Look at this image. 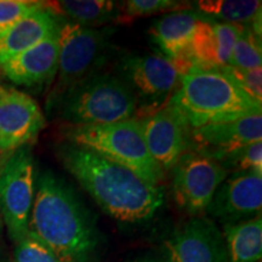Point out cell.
<instances>
[{
    "mask_svg": "<svg viewBox=\"0 0 262 262\" xmlns=\"http://www.w3.org/2000/svg\"><path fill=\"white\" fill-rule=\"evenodd\" d=\"M228 66L241 70H254L262 67L261 38L251 27L244 26L243 32L235 41Z\"/></svg>",
    "mask_w": 262,
    "mask_h": 262,
    "instance_id": "21",
    "label": "cell"
},
{
    "mask_svg": "<svg viewBox=\"0 0 262 262\" xmlns=\"http://www.w3.org/2000/svg\"><path fill=\"white\" fill-rule=\"evenodd\" d=\"M63 131L67 142L94 150L125 166L152 185L160 186L165 178V172L147 148L137 118L102 125H70Z\"/></svg>",
    "mask_w": 262,
    "mask_h": 262,
    "instance_id": "5",
    "label": "cell"
},
{
    "mask_svg": "<svg viewBox=\"0 0 262 262\" xmlns=\"http://www.w3.org/2000/svg\"><path fill=\"white\" fill-rule=\"evenodd\" d=\"M226 170L262 173V141L248 145L215 159Z\"/></svg>",
    "mask_w": 262,
    "mask_h": 262,
    "instance_id": "23",
    "label": "cell"
},
{
    "mask_svg": "<svg viewBox=\"0 0 262 262\" xmlns=\"http://www.w3.org/2000/svg\"><path fill=\"white\" fill-rule=\"evenodd\" d=\"M229 262H260L262 255L261 215L237 224L224 225Z\"/></svg>",
    "mask_w": 262,
    "mask_h": 262,
    "instance_id": "19",
    "label": "cell"
},
{
    "mask_svg": "<svg viewBox=\"0 0 262 262\" xmlns=\"http://www.w3.org/2000/svg\"><path fill=\"white\" fill-rule=\"evenodd\" d=\"M58 106L71 126L102 125L135 118L137 97L123 78L93 73L68 90Z\"/></svg>",
    "mask_w": 262,
    "mask_h": 262,
    "instance_id": "4",
    "label": "cell"
},
{
    "mask_svg": "<svg viewBox=\"0 0 262 262\" xmlns=\"http://www.w3.org/2000/svg\"><path fill=\"white\" fill-rule=\"evenodd\" d=\"M260 0H201L198 8L205 15L222 19L225 24L244 26L261 12Z\"/></svg>",
    "mask_w": 262,
    "mask_h": 262,
    "instance_id": "20",
    "label": "cell"
},
{
    "mask_svg": "<svg viewBox=\"0 0 262 262\" xmlns=\"http://www.w3.org/2000/svg\"><path fill=\"white\" fill-rule=\"evenodd\" d=\"M15 262H66L61 260L47 244L34 233L28 231L18 243H16Z\"/></svg>",
    "mask_w": 262,
    "mask_h": 262,
    "instance_id": "24",
    "label": "cell"
},
{
    "mask_svg": "<svg viewBox=\"0 0 262 262\" xmlns=\"http://www.w3.org/2000/svg\"><path fill=\"white\" fill-rule=\"evenodd\" d=\"M57 153L68 172L111 217L141 222L153 217L162 208L163 188L125 166L67 141L58 147Z\"/></svg>",
    "mask_w": 262,
    "mask_h": 262,
    "instance_id": "1",
    "label": "cell"
},
{
    "mask_svg": "<svg viewBox=\"0 0 262 262\" xmlns=\"http://www.w3.org/2000/svg\"><path fill=\"white\" fill-rule=\"evenodd\" d=\"M201 18L187 11L170 12L155 22L150 37L164 56L176 58L188 52L193 33Z\"/></svg>",
    "mask_w": 262,
    "mask_h": 262,
    "instance_id": "17",
    "label": "cell"
},
{
    "mask_svg": "<svg viewBox=\"0 0 262 262\" xmlns=\"http://www.w3.org/2000/svg\"><path fill=\"white\" fill-rule=\"evenodd\" d=\"M219 68L229 78H232L244 93H247L255 101L262 103V68L241 70L228 64Z\"/></svg>",
    "mask_w": 262,
    "mask_h": 262,
    "instance_id": "26",
    "label": "cell"
},
{
    "mask_svg": "<svg viewBox=\"0 0 262 262\" xmlns=\"http://www.w3.org/2000/svg\"><path fill=\"white\" fill-rule=\"evenodd\" d=\"M165 262H229L224 234L212 220L185 222L165 244Z\"/></svg>",
    "mask_w": 262,
    "mask_h": 262,
    "instance_id": "12",
    "label": "cell"
},
{
    "mask_svg": "<svg viewBox=\"0 0 262 262\" xmlns=\"http://www.w3.org/2000/svg\"><path fill=\"white\" fill-rule=\"evenodd\" d=\"M29 231L66 262H91L98 238L83 203L51 171L38 176Z\"/></svg>",
    "mask_w": 262,
    "mask_h": 262,
    "instance_id": "2",
    "label": "cell"
},
{
    "mask_svg": "<svg viewBox=\"0 0 262 262\" xmlns=\"http://www.w3.org/2000/svg\"><path fill=\"white\" fill-rule=\"evenodd\" d=\"M34 182V160L29 146L12 152L0 165V214L15 243L29 231Z\"/></svg>",
    "mask_w": 262,
    "mask_h": 262,
    "instance_id": "7",
    "label": "cell"
},
{
    "mask_svg": "<svg viewBox=\"0 0 262 262\" xmlns=\"http://www.w3.org/2000/svg\"><path fill=\"white\" fill-rule=\"evenodd\" d=\"M44 3L26 0H0V38L19 19L40 9Z\"/></svg>",
    "mask_w": 262,
    "mask_h": 262,
    "instance_id": "25",
    "label": "cell"
},
{
    "mask_svg": "<svg viewBox=\"0 0 262 262\" xmlns=\"http://www.w3.org/2000/svg\"><path fill=\"white\" fill-rule=\"evenodd\" d=\"M111 29L86 28L66 21L58 32L57 81L49 98V106H57L61 98L84 78L95 73L102 61Z\"/></svg>",
    "mask_w": 262,
    "mask_h": 262,
    "instance_id": "6",
    "label": "cell"
},
{
    "mask_svg": "<svg viewBox=\"0 0 262 262\" xmlns=\"http://www.w3.org/2000/svg\"><path fill=\"white\" fill-rule=\"evenodd\" d=\"M171 170L176 204L191 216L206 211L216 189L228 176L217 162L194 150L186 152Z\"/></svg>",
    "mask_w": 262,
    "mask_h": 262,
    "instance_id": "8",
    "label": "cell"
},
{
    "mask_svg": "<svg viewBox=\"0 0 262 262\" xmlns=\"http://www.w3.org/2000/svg\"><path fill=\"white\" fill-rule=\"evenodd\" d=\"M212 28L216 35L219 48V66H227L233 51L237 39L243 32L244 26L225 24V22H212Z\"/></svg>",
    "mask_w": 262,
    "mask_h": 262,
    "instance_id": "27",
    "label": "cell"
},
{
    "mask_svg": "<svg viewBox=\"0 0 262 262\" xmlns=\"http://www.w3.org/2000/svg\"><path fill=\"white\" fill-rule=\"evenodd\" d=\"M122 73L136 97L139 94L146 101L147 110L153 112L169 103L181 83V75L171 58L164 55L127 57L122 63Z\"/></svg>",
    "mask_w": 262,
    "mask_h": 262,
    "instance_id": "10",
    "label": "cell"
},
{
    "mask_svg": "<svg viewBox=\"0 0 262 262\" xmlns=\"http://www.w3.org/2000/svg\"><path fill=\"white\" fill-rule=\"evenodd\" d=\"M191 8L187 2L178 0H127L120 6V15L118 21L129 22L135 17L149 16L162 12L186 11Z\"/></svg>",
    "mask_w": 262,
    "mask_h": 262,
    "instance_id": "22",
    "label": "cell"
},
{
    "mask_svg": "<svg viewBox=\"0 0 262 262\" xmlns=\"http://www.w3.org/2000/svg\"><path fill=\"white\" fill-rule=\"evenodd\" d=\"M3 225H4V222H3L2 214H0V238H2V233H3Z\"/></svg>",
    "mask_w": 262,
    "mask_h": 262,
    "instance_id": "29",
    "label": "cell"
},
{
    "mask_svg": "<svg viewBox=\"0 0 262 262\" xmlns=\"http://www.w3.org/2000/svg\"><path fill=\"white\" fill-rule=\"evenodd\" d=\"M262 140V114L192 129V150L216 159Z\"/></svg>",
    "mask_w": 262,
    "mask_h": 262,
    "instance_id": "14",
    "label": "cell"
},
{
    "mask_svg": "<svg viewBox=\"0 0 262 262\" xmlns=\"http://www.w3.org/2000/svg\"><path fill=\"white\" fill-rule=\"evenodd\" d=\"M137 262H165L164 260H159V258H153V257H148V258H142V260L137 261Z\"/></svg>",
    "mask_w": 262,
    "mask_h": 262,
    "instance_id": "28",
    "label": "cell"
},
{
    "mask_svg": "<svg viewBox=\"0 0 262 262\" xmlns=\"http://www.w3.org/2000/svg\"><path fill=\"white\" fill-rule=\"evenodd\" d=\"M45 125L39 104L29 95L0 88V155H11L35 140Z\"/></svg>",
    "mask_w": 262,
    "mask_h": 262,
    "instance_id": "11",
    "label": "cell"
},
{
    "mask_svg": "<svg viewBox=\"0 0 262 262\" xmlns=\"http://www.w3.org/2000/svg\"><path fill=\"white\" fill-rule=\"evenodd\" d=\"M61 25L58 16L45 5L19 19L0 38V64L56 34Z\"/></svg>",
    "mask_w": 262,
    "mask_h": 262,
    "instance_id": "16",
    "label": "cell"
},
{
    "mask_svg": "<svg viewBox=\"0 0 262 262\" xmlns=\"http://www.w3.org/2000/svg\"><path fill=\"white\" fill-rule=\"evenodd\" d=\"M44 5L56 16H66L70 22L86 28L118 21L120 15V6L108 0H61Z\"/></svg>",
    "mask_w": 262,
    "mask_h": 262,
    "instance_id": "18",
    "label": "cell"
},
{
    "mask_svg": "<svg viewBox=\"0 0 262 262\" xmlns=\"http://www.w3.org/2000/svg\"><path fill=\"white\" fill-rule=\"evenodd\" d=\"M137 119L147 148L164 172L171 170L186 152L192 150V126L175 106L168 103Z\"/></svg>",
    "mask_w": 262,
    "mask_h": 262,
    "instance_id": "9",
    "label": "cell"
},
{
    "mask_svg": "<svg viewBox=\"0 0 262 262\" xmlns=\"http://www.w3.org/2000/svg\"><path fill=\"white\" fill-rule=\"evenodd\" d=\"M60 41L58 33L29 50L0 64L5 77L16 85L35 86L50 81L57 73Z\"/></svg>",
    "mask_w": 262,
    "mask_h": 262,
    "instance_id": "15",
    "label": "cell"
},
{
    "mask_svg": "<svg viewBox=\"0 0 262 262\" xmlns=\"http://www.w3.org/2000/svg\"><path fill=\"white\" fill-rule=\"evenodd\" d=\"M169 104L181 111L192 129L262 114V103L244 93L219 67L181 77Z\"/></svg>",
    "mask_w": 262,
    "mask_h": 262,
    "instance_id": "3",
    "label": "cell"
},
{
    "mask_svg": "<svg viewBox=\"0 0 262 262\" xmlns=\"http://www.w3.org/2000/svg\"><path fill=\"white\" fill-rule=\"evenodd\" d=\"M0 88H2V85H0Z\"/></svg>",
    "mask_w": 262,
    "mask_h": 262,
    "instance_id": "30",
    "label": "cell"
},
{
    "mask_svg": "<svg viewBox=\"0 0 262 262\" xmlns=\"http://www.w3.org/2000/svg\"><path fill=\"white\" fill-rule=\"evenodd\" d=\"M261 208L262 173L237 171L219 186L206 211L225 225L256 217Z\"/></svg>",
    "mask_w": 262,
    "mask_h": 262,
    "instance_id": "13",
    "label": "cell"
}]
</instances>
